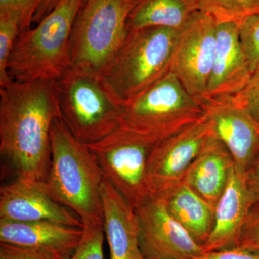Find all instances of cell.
<instances>
[{
  "label": "cell",
  "instance_id": "6da1fadb",
  "mask_svg": "<svg viewBox=\"0 0 259 259\" xmlns=\"http://www.w3.org/2000/svg\"><path fill=\"white\" fill-rule=\"evenodd\" d=\"M58 117L56 81H12L0 88V153L19 180L45 184L51 162V130Z\"/></svg>",
  "mask_w": 259,
  "mask_h": 259
},
{
  "label": "cell",
  "instance_id": "7a4b0ae2",
  "mask_svg": "<svg viewBox=\"0 0 259 259\" xmlns=\"http://www.w3.org/2000/svg\"><path fill=\"white\" fill-rule=\"evenodd\" d=\"M51 162L44 190L79 218L83 228L103 226L104 177L88 145L80 142L61 117L51 130Z\"/></svg>",
  "mask_w": 259,
  "mask_h": 259
},
{
  "label": "cell",
  "instance_id": "3957f363",
  "mask_svg": "<svg viewBox=\"0 0 259 259\" xmlns=\"http://www.w3.org/2000/svg\"><path fill=\"white\" fill-rule=\"evenodd\" d=\"M85 1L61 0L35 28L20 32L8 61L12 81H57L68 72L71 34Z\"/></svg>",
  "mask_w": 259,
  "mask_h": 259
},
{
  "label": "cell",
  "instance_id": "277c9868",
  "mask_svg": "<svg viewBox=\"0 0 259 259\" xmlns=\"http://www.w3.org/2000/svg\"><path fill=\"white\" fill-rule=\"evenodd\" d=\"M178 30L151 27L129 31L101 80L112 96L124 104L169 72Z\"/></svg>",
  "mask_w": 259,
  "mask_h": 259
},
{
  "label": "cell",
  "instance_id": "5b68a950",
  "mask_svg": "<svg viewBox=\"0 0 259 259\" xmlns=\"http://www.w3.org/2000/svg\"><path fill=\"white\" fill-rule=\"evenodd\" d=\"M134 2L85 1L71 34V68L101 77L127 38Z\"/></svg>",
  "mask_w": 259,
  "mask_h": 259
},
{
  "label": "cell",
  "instance_id": "8992f818",
  "mask_svg": "<svg viewBox=\"0 0 259 259\" xmlns=\"http://www.w3.org/2000/svg\"><path fill=\"white\" fill-rule=\"evenodd\" d=\"M56 86L61 118L80 142L93 144L120 126L124 105L101 78L71 68Z\"/></svg>",
  "mask_w": 259,
  "mask_h": 259
},
{
  "label": "cell",
  "instance_id": "52a82bcc",
  "mask_svg": "<svg viewBox=\"0 0 259 259\" xmlns=\"http://www.w3.org/2000/svg\"><path fill=\"white\" fill-rule=\"evenodd\" d=\"M204 115L202 102L192 96L169 71L124 104L121 125L159 141L192 125Z\"/></svg>",
  "mask_w": 259,
  "mask_h": 259
},
{
  "label": "cell",
  "instance_id": "ba28073f",
  "mask_svg": "<svg viewBox=\"0 0 259 259\" xmlns=\"http://www.w3.org/2000/svg\"><path fill=\"white\" fill-rule=\"evenodd\" d=\"M158 140L120 125L88 144L103 177L135 209L153 197L148 177L150 154Z\"/></svg>",
  "mask_w": 259,
  "mask_h": 259
},
{
  "label": "cell",
  "instance_id": "9c48e42d",
  "mask_svg": "<svg viewBox=\"0 0 259 259\" xmlns=\"http://www.w3.org/2000/svg\"><path fill=\"white\" fill-rule=\"evenodd\" d=\"M218 23L210 15L196 12L177 32L170 72L201 102L212 72Z\"/></svg>",
  "mask_w": 259,
  "mask_h": 259
},
{
  "label": "cell",
  "instance_id": "30bf717a",
  "mask_svg": "<svg viewBox=\"0 0 259 259\" xmlns=\"http://www.w3.org/2000/svg\"><path fill=\"white\" fill-rule=\"evenodd\" d=\"M214 133L208 114L155 145L148 159V177L153 197H163L184 182L186 174Z\"/></svg>",
  "mask_w": 259,
  "mask_h": 259
},
{
  "label": "cell",
  "instance_id": "8fae6325",
  "mask_svg": "<svg viewBox=\"0 0 259 259\" xmlns=\"http://www.w3.org/2000/svg\"><path fill=\"white\" fill-rule=\"evenodd\" d=\"M145 259H198L203 247L171 215L164 199L153 197L136 208Z\"/></svg>",
  "mask_w": 259,
  "mask_h": 259
},
{
  "label": "cell",
  "instance_id": "7c38bea8",
  "mask_svg": "<svg viewBox=\"0 0 259 259\" xmlns=\"http://www.w3.org/2000/svg\"><path fill=\"white\" fill-rule=\"evenodd\" d=\"M214 132L231 153L235 168L245 174L259 155V122L227 100L202 103Z\"/></svg>",
  "mask_w": 259,
  "mask_h": 259
},
{
  "label": "cell",
  "instance_id": "4fadbf2b",
  "mask_svg": "<svg viewBox=\"0 0 259 259\" xmlns=\"http://www.w3.org/2000/svg\"><path fill=\"white\" fill-rule=\"evenodd\" d=\"M0 220L23 223L50 221L83 228L79 218L51 197L44 185L19 179L0 189Z\"/></svg>",
  "mask_w": 259,
  "mask_h": 259
},
{
  "label": "cell",
  "instance_id": "5bb4252c",
  "mask_svg": "<svg viewBox=\"0 0 259 259\" xmlns=\"http://www.w3.org/2000/svg\"><path fill=\"white\" fill-rule=\"evenodd\" d=\"M252 74L242 49L238 24L218 23L212 72L202 103L236 95Z\"/></svg>",
  "mask_w": 259,
  "mask_h": 259
},
{
  "label": "cell",
  "instance_id": "9a60e30c",
  "mask_svg": "<svg viewBox=\"0 0 259 259\" xmlns=\"http://www.w3.org/2000/svg\"><path fill=\"white\" fill-rule=\"evenodd\" d=\"M258 199L247 183L245 174L236 168L214 208V224L204 243V253L238 247L242 228L250 208Z\"/></svg>",
  "mask_w": 259,
  "mask_h": 259
},
{
  "label": "cell",
  "instance_id": "2e32d148",
  "mask_svg": "<svg viewBox=\"0 0 259 259\" xmlns=\"http://www.w3.org/2000/svg\"><path fill=\"white\" fill-rule=\"evenodd\" d=\"M83 228L50 222H13L0 220V243L47 253L59 259L74 253Z\"/></svg>",
  "mask_w": 259,
  "mask_h": 259
},
{
  "label": "cell",
  "instance_id": "e0dca14e",
  "mask_svg": "<svg viewBox=\"0 0 259 259\" xmlns=\"http://www.w3.org/2000/svg\"><path fill=\"white\" fill-rule=\"evenodd\" d=\"M101 196L110 259H145L140 246L136 209L105 177Z\"/></svg>",
  "mask_w": 259,
  "mask_h": 259
},
{
  "label": "cell",
  "instance_id": "ac0fdd59",
  "mask_svg": "<svg viewBox=\"0 0 259 259\" xmlns=\"http://www.w3.org/2000/svg\"><path fill=\"white\" fill-rule=\"evenodd\" d=\"M234 167L231 153L214 132L194 158L184 182L215 208Z\"/></svg>",
  "mask_w": 259,
  "mask_h": 259
},
{
  "label": "cell",
  "instance_id": "d6986e66",
  "mask_svg": "<svg viewBox=\"0 0 259 259\" xmlns=\"http://www.w3.org/2000/svg\"><path fill=\"white\" fill-rule=\"evenodd\" d=\"M161 198L171 215L194 241L203 245L214 227V207L184 182Z\"/></svg>",
  "mask_w": 259,
  "mask_h": 259
},
{
  "label": "cell",
  "instance_id": "ffe728a7",
  "mask_svg": "<svg viewBox=\"0 0 259 259\" xmlns=\"http://www.w3.org/2000/svg\"><path fill=\"white\" fill-rule=\"evenodd\" d=\"M197 11L198 0H135L127 28L129 31L151 27L179 30Z\"/></svg>",
  "mask_w": 259,
  "mask_h": 259
},
{
  "label": "cell",
  "instance_id": "44dd1931",
  "mask_svg": "<svg viewBox=\"0 0 259 259\" xmlns=\"http://www.w3.org/2000/svg\"><path fill=\"white\" fill-rule=\"evenodd\" d=\"M198 8L218 23L238 24L248 17L259 15V0H198Z\"/></svg>",
  "mask_w": 259,
  "mask_h": 259
},
{
  "label": "cell",
  "instance_id": "7402d4cb",
  "mask_svg": "<svg viewBox=\"0 0 259 259\" xmlns=\"http://www.w3.org/2000/svg\"><path fill=\"white\" fill-rule=\"evenodd\" d=\"M20 32V23L16 18L0 15V88L12 81L8 74V61Z\"/></svg>",
  "mask_w": 259,
  "mask_h": 259
},
{
  "label": "cell",
  "instance_id": "603a6c76",
  "mask_svg": "<svg viewBox=\"0 0 259 259\" xmlns=\"http://www.w3.org/2000/svg\"><path fill=\"white\" fill-rule=\"evenodd\" d=\"M242 49L252 74L259 69V15H253L238 24Z\"/></svg>",
  "mask_w": 259,
  "mask_h": 259
},
{
  "label": "cell",
  "instance_id": "cb8c5ba5",
  "mask_svg": "<svg viewBox=\"0 0 259 259\" xmlns=\"http://www.w3.org/2000/svg\"><path fill=\"white\" fill-rule=\"evenodd\" d=\"M83 230L82 238L74 253L59 259H104L103 226L87 227Z\"/></svg>",
  "mask_w": 259,
  "mask_h": 259
},
{
  "label": "cell",
  "instance_id": "d4e9b609",
  "mask_svg": "<svg viewBox=\"0 0 259 259\" xmlns=\"http://www.w3.org/2000/svg\"><path fill=\"white\" fill-rule=\"evenodd\" d=\"M40 3L41 0H0V15L16 18L22 32L30 28Z\"/></svg>",
  "mask_w": 259,
  "mask_h": 259
},
{
  "label": "cell",
  "instance_id": "484cf974",
  "mask_svg": "<svg viewBox=\"0 0 259 259\" xmlns=\"http://www.w3.org/2000/svg\"><path fill=\"white\" fill-rule=\"evenodd\" d=\"M225 100L244 109L259 122V69L253 73L243 90Z\"/></svg>",
  "mask_w": 259,
  "mask_h": 259
},
{
  "label": "cell",
  "instance_id": "4316f807",
  "mask_svg": "<svg viewBox=\"0 0 259 259\" xmlns=\"http://www.w3.org/2000/svg\"><path fill=\"white\" fill-rule=\"evenodd\" d=\"M238 248L259 254V200L250 208L240 236Z\"/></svg>",
  "mask_w": 259,
  "mask_h": 259
},
{
  "label": "cell",
  "instance_id": "83f0119b",
  "mask_svg": "<svg viewBox=\"0 0 259 259\" xmlns=\"http://www.w3.org/2000/svg\"><path fill=\"white\" fill-rule=\"evenodd\" d=\"M0 259H54L37 250L0 243Z\"/></svg>",
  "mask_w": 259,
  "mask_h": 259
},
{
  "label": "cell",
  "instance_id": "f1b7e54d",
  "mask_svg": "<svg viewBox=\"0 0 259 259\" xmlns=\"http://www.w3.org/2000/svg\"><path fill=\"white\" fill-rule=\"evenodd\" d=\"M198 259H259V254L236 248L204 253Z\"/></svg>",
  "mask_w": 259,
  "mask_h": 259
},
{
  "label": "cell",
  "instance_id": "f546056e",
  "mask_svg": "<svg viewBox=\"0 0 259 259\" xmlns=\"http://www.w3.org/2000/svg\"><path fill=\"white\" fill-rule=\"evenodd\" d=\"M247 183L259 200V155L248 171L245 173Z\"/></svg>",
  "mask_w": 259,
  "mask_h": 259
},
{
  "label": "cell",
  "instance_id": "4dcf8cb0",
  "mask_svg": "<svg viewBox=\"0 0 259 259\" xmlns=\"http://www.w3.org/2000/svg\"><path fill=\"white\" fill-rule=\"evenodd\" d=\"M61 0H41V3L39 5L35 16H34L32 23L37 24L40 23L42 19L45 18L55 8L56 5Z\"/></svg>",
  "mask_w": 259,
  "mask_h": 259
}]
</instances>
